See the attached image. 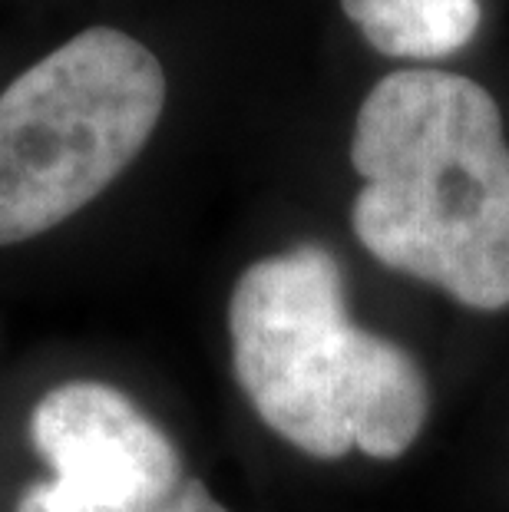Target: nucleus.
Here are the masks:
<instances>
[{
  "instance_id": "4",
  "label": "nucleus",
  "mask_w": 509,
  "mask_h": 512,
  "mask_svg": "<svg viewBox=\"0 0 509 512\" xmlns=\"http://www.w3.org/2000/svg\"><path fill=\"white\" fill-rule=\"evenodd\" d=\"M30 440L53 479L30 486L17 512H162L182 486L166 430L110 384L53 387L34 407Z\"/></svg>"
},
{
  "instance_id": "1",
  "label": "nucleus",
  "mask_w": 509,
  "mask_h": 512,
  "mask_svg": "<svg viewBox=\"0 0 509 512\" xmlns=\"http://www.w3.org/2000/svg\"><path fill=\"white\" fill-rule=\"evenodd\" d=\"M354 235L381 265L473 311L509 308V146L470 76L387 73L354 119Z\"/></svg>"
},
{
  "instance_id": "5",
  "label": "nucleus",
  "mask_w": 509,
  "mask_h": 512,
  "mask_svg": "<svg viewBox=\"0 0 509 512\" xmlns=\"http://www.w3.org/2000/svg\"><path fill=\"white\" fill-rule=\"evenodd\" d=\"M344 17L377 53L394 60H443L476 37L480 0H341Z\"/></svg>"
},
{
  "instance_id": "2",
  "label": "nucleus",
  "mask_w": 509,
  "mask_h": 512,
  "mask_svg": "<svg viewBox=\"0 0 509 512\" xmlns=\"http://www.w3.org/2000/svg\"><path fill=\"white\" fill-rule=\"evenodd\" d=\"M238 387L281 440L314 460H397L424 433L430 387L407 347L357 328L328 248L248 265L229 301Z\"/></svg>"
},
{
  "instance_id": "6",
  "label": "nucleus",
  "mask_w": 509,
  "mask_h": 512,
  "mask_svg": "<svg viewBox=\"0 0 509 512\" xmlns=\"http://www.w3.org/2000/svg\"><path fill=\"white\" fill-rule=\"evenodd\" d=\"M162 512H229V509H225L219 499L205 489V483H199V479H189V483L179 486V493L172 496V503Z\"/></svg>"
},
{
  "instance_id": "3",
  "label": "nucleus",
  "mask_w": 509,
  "mask_h": 512,
  "mask_svg": "<svg viewBox=\"0 0 509 512\" xmlns=\"http://www.w3.org/2000/svg\"><path fill=\"white\" fill-rule=\"evenodd\" d=\"M166 106L156 53L90 27L0 93V248L37 238L106 192Z\"/></svg>"
}]
</instances>
